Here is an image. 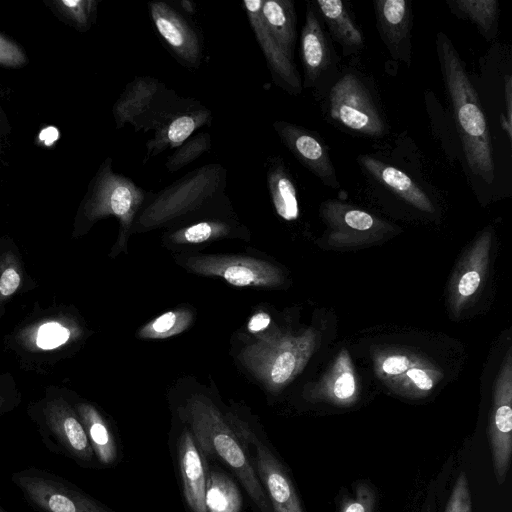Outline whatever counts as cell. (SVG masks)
<instances>
[{
  "label": "cell",
  "instance_id": "obj_1",
  "mask_svg": "<svg viewBox=\"0 0 512 512\" xmlns=\"http://www.w3.org/2000/svg\"><path fill=\"white\" fill-rule=\"evenodd\" d=\"M436 50L467 165L474 175L492 184L495 164L490 130L477 92L456 48L443 32L436 34Z\"/></svg>",
  "mask_w": 512,
  "mask_h": 512
},
{
  "label": "cell",
  "instance_id": "obj_2",
  "mask_svg": "<svg viewBox=\"0 0 512 512\" xmlns=\"http://www.w3.org/2000/svg\"><path fill=\"white\" fill-rule=\"evenodd\" d=\"M180 411L202 455L219 460L227 466L259 512H274L256 474L250 453L229 415H225L210 399L201 395L188 398Z\"/></svg>",
  "mask_w": 512,
  "mask_h": 512
},
{
  "label": "cell",
  "instance_id": "obj_3",
  "mask_svg": "<svg viewBox=\"0 0 512 512\" xmlns=\"http://www.w3.org/2000/svg\"><path fill=\"white\" fill-rule=\"evenodd\" d=\"M227 173L220 163L205 164L158 193H148L149 198L138 212L132 230L148 231L184 218H195L200 213L228 208Z\"/></svg>",
  "mask_w": 512,
  "mask_h": 512
},
{
  "label": "cell",
  "instance_id": "obj_4",
  "mask_svg": "<svg viewBox=\"0 0 512 512\" xmlns=\"http://www.w3.org/2000/svg\"><path fill=\"white\" fill-rule=\"evenodd\" d=\"M148 193L129 177L113 170V160L106 157L88 184L79 206L77 220L84 225L113 216L119 220V243L127 241L133 222Z\"/></svg>",
  "mask_w": 512,
  "mask_h": 512
},
{
  "label": "cell",
  "instance_id": "obj_5",
  "mask_svg": "<svg viewBox=\"0 0 512 512\" xmlns=\"http://www.w3.org/2000/svg\"><path fill=\"white\" fill-rule=\"evenodd\" d=\"M316 332L266 334L247 346L239 358L271 391H280L305 367L316 347Z\"/></svg>",
  "mask_w": 512,
  "mask_h": 512
},
{
  "label": "cell",
  "instance_id": "obj_6",
  "mask_svg": "<svg viewBox=\"0 0 512 512\" xmlns=\"http://www.w3.org/2000/svg\"><path fill=\"white\" fill-rule=\"evenodd\" d=\"M184 101L185 97L159 79L136 76L115 101L112 115L117 129L129 124L135 132H147L155 130Z\"/></svg>",
  "mask_w": 512,
  "mask_h": 512
},
{
  "label": "cell",
  "instance_id": "obj_7",
  "mask_svg": "<svg viewBox=\"0 0 512 512\" xmlns=\"http://www.w3.org/2000/svg\"><path fill=\"white\" fill-rule=\"evenodd\" d=\"M229 417L246 447L253 451L250 457L273 511L304 512L288 472L271 447L246 421L233 414Z\"/></svg>",
  "mask_w": 512,
  "mask_h": 512
},
{
  "label": "cell",
  "instance_id": "obj_8",
  "mask_svg": "<svg viewBox=\"0 0 512 512\" xmlns=\"http://www.w3.org/2000/svg\"><path fill=\"white\" fill-rule=\"evenodd\" d=\"M329 112L338 124L353 132L370 137H381L386 132L366 86L354 74H345L332 86Z\"/></svg>",
  "mask_w": 512,
  "mask_h": 512
},
{
  "label": "cell",
  "instance_id": "obj_9",
  "mask_svg": "<svg viewBox=\"0 0 512 512\" xmlns=\"http://www.w3.org/2000/svg\"><path fill=\"white\" fill-rule=\"evenodd\" d=\"M184 263L194 273L221 277L227 283L239 287H276L283 281L282 272L276 266L246 256H192L185 259Z\"/></svg>",
  "mask_w": 512,
  "mask_h": 512
},
{
  "label": "cell",
  "instance_id": "obj_10",
  "mask_svg": "<svg viewBox=\"0 0 512 512\" xmlns=\"http://www.w3.org/2000/svg\"><path fill=\"white\" fill-rule=\"evenodd\" d=\"M148 9L155 30L170 54L180 65L198 68L203 59L204 43L196 25L167 2H150Z\"/></svg>",
  "mask_w": 512,
  "mask_h": 512
},
{
  "label": "cell",
  "instance_id": "obj_11",
  "mask_svg": "<svg viewBox=\"0 0 512 512\" xmlns=\"http://www.w3.org/2000/svg\"><path fill=\"white\" fill-rule=\"evenodd\" d=\"M493 467L498 484L506 480L512 454V356L508 350L496 379L488 430Z\"/></svg>",
  "mask_w": 512,
  "mask_h": 512
},
{
  "label": "cell",
  "instance_id": "obj_12",
  "mask_svg": "<svg viewBox=\"0 0 512 512\" xmlns=\"http://www.w3.org/2000/svg\"><path fill=\"white\" fill-rule=\"evenodd\" d=\"M212 122L210 109L194 98H185L183 104L158 125L153 137L146 142L143 164L167 149H176L200 128L210 127Z\"/></svg>",
  "mask_w": 512,
  "mask_h": 512
},
{
  "label": "cell",
  "instance_id": "obj_13",
  "mask_svg": "<svg viewBox=\"0 0 512 512\" xmlns=\"http://www.w3.org/2000/svg\"><path fill=\"white\" fill-rule=\"evenodd\" d=\"M263 0L242 2L250 27L265 57L273 82L288 94L297 96L302 92V80L295 62L289 59L277 44L263 19Z\"/></svg>",
  "mask_w": 512,
  "mask_h": 512
},
{
  "label": "cell",
  "instance_id": "obj_14",
  "mask_svg": "<svg viewBox=\"0 0 512 512\" xmlns=\"http://www.w3.org/2000/svg\"><path fill=\"white\" fill-rule=\"evenodd\" d=\"M492 230L485 229L469 247L450 282L449 303L458 317L480 289L488 271Z\"/></svg>",
  "mask_w": 512,
  "mask_h": 512
},
{
  "label": "cell",
  "instance_id": "obj_15",
  "mask_svg": "<svg viewBox=\"0 0 512 512\" xmlns=\"http://www.w3.org/2000/svg\"><path fill=\"white\" fill-rule=\"evenodd\" d=\"M282 144L325 185L339 187L336 171L326 146L309 130L283 120L272 123Z\"/></svg>",
  "mask_w": 512,
  "mask_h": 512
},
{
  "label": "cell",
  "instance_id": "obj_16",
  "mask_svg": "<svg viewBox=\"0 0 512 512\" xmlns=\"http://www.w3.org/2000/svg\"><path fill=\"white\" fill-rule=\"evenodd\" d=\"M377 371L390 387L409 397H422L440 379V372L416 356L393 353L380 356Z\"/></svg>",
  "mask_w": 512,
  "mask_h": 512
},
{
  "label": "cell",
  "instance_id": "obj_17",
  "mask_svg": "<svg viewBox=\"0 0 512 512\" xmlns=\"http://www.w3.org/2000/svg\"><path fill=\"white\" fill-rule=\"evenodd\" d=\"M374 10L379 34L393 58L410 62L412 11L406 0H377Z\"/></svg>",
  "mask_w": 512,
  "mask_h": 512
},
{
  "label": "cell",
  "instance_id": "obj_18",
  "mask_svg": "<svg viewBox=\"0 0 512 512\" xmlns=\"http://www.w3.org/2000/svg\"><path fill=\"white\" fill-rule=\"evenodd\" d=\"M322 215L332 227L331 238L336 242H352L376 237L388 226L370 213L342 202L330 200L323 203Z\"/></svg>",
  "mask_w": 512,
  "mask_h": 512
},
{
  "label": "cell",
  "instance_id": "obj_19",
  "mask_svg": "<svg viewBox=\"0 0 512 512\" xmlns=\"http://www.w3.org/2000/svg\"><path fill=\"white\" fill-rule=\"evenodd\" d=\"M176 451L187 505L192 512H207L205 506V457L187 427H184L178 437Z\"/></svg>",
  "mask_w": 512,
  "mask_h": 512
},
{
  "label": "cell",
  "instance_id": "obj_20",
  "mask_svg": "<svg viewBox=\"0 0 512 512\" xmlns=\"http://www.w3.org/2000/svg\"><path fill=\"white\" fill-rule=\"evenodd\" d=\"M300 54L304 69L302 87H314L331 64V52L312 3H307L305 22L300 38Z\"/></svg>",
  "mask_w": 512,
  "mask_h": 512
},
{
  "label": "cell",
  "instance_id": "obj_21",
  "mask_svg": "<svg viewBox=\"0 0 512 512\" xmlns=\"http://www.w3.org/2000/svg\"><path fill=\"white\" fill-rule=\"evenodd\" d=\"M358 161L374 179L405 202L423 212H434L430 198L406 173L368 155L360 156Z\"/></svg>",
  "mask_w": 512,
  "mask_h": 512
},
{
  "label": "cell",
  "instance_id": "obj_22",
  "mask_svg": "<svg viewBox=\"0 0 512 512\" xmlns=\"http://www.w3.org/2000/svg\"><path fill=\"white\" fill-rule=\"evenodd\" d=\"M339 406H350L358 397L355 373L348 352L343 349L321 384L310 394Z\"/></svg>",
  "mask_w": 512,
  "mask_h": 512
},
{
  "label": "cell",
  "instance_id": "obj_23",
  "mask_svg": "<svg viewBox=\"0 0 512 512\" xmlns=\"http://www.w3.org/2000/svg\"><path fill=\"white\" fill-rule=\"evenodd\" d=\"M266 182L277 215L285 221L296 220L299 217L297 189L280 156L267 158Z\"/></svg>",
  "mask_w": 512,
  "mask_h": 512
},
{
  "label": "cell",
  "instance_id": "obj_24",
  "mask_svg": "<svg viewBox=\"0 0 512 512\" xmlns=\"http://www.w3.org/2000/svg\"><path fill=\"white\" fill-rule=\"evenodd\" d=\"M263 19L286 56L294 61L296 44V11L291 0H263Z\"/></svg>",
  "mask_w": 512,
  "mask_h": 512
},
{
  "label": "cell",
  "instance_id": "obj_25",
  "mask_svg": "<svg viewBox=\"0 0 512 512\" xmlns=\"http://www.w3.org/2000/svg\"><path fill=\"white\" fill-rule=\"evenodd\" d=\"M317 9L328 26L333 39L347 52L363 48L364 38L341 0H317Z\"/></svg>",
  "mask_w": 512,
  "mask_h": 512
},
{
  "label": "cell",
  "instance_id": "obj_26",
  "mask_svg": "<svg viewBox=\"0 0 512 512\" xmlns=\"http://www.w3.org/2000/svg\"><path fill=\"white\" fill-rule=\"evenodd\" d=\"M207 512H241L242 496L234 480L218 467L205 461Z\"/></svg>",
  "mask_w": 512,
  "mask_h": 512
},
{
  "label": "cell",
  "instance_id": "obj_27",
  "mask_svg": "<svg viewBox=\"0 0 512 512\" xmlns=\"http://www.w3.org/2000/svg\"><path fill=\"white\" fill-rule=\"evenodd\" d=\"M81 329L76 323L64 318L51 319L27 328L21 339L32 350H53L77 339Z\"/></svg>",
  "mask_w": 512,
  "mask_h": 512
},
{
  "label": "cell",
  "instance_id": "obj_28",
  "mask_svg": "<svg viewBox=\"0 0 512 512\" xmlns=\"http://www.w3.org/2000/svg\"><path fill=\"white\" fill-rule=\"evenodd\" d=\"M27 489L31 497L50 512H112L87 497L67 494L41 481L31 482Z\"/></svg>",
  "mask_w": 512,
  "mask_h": 512
},
{
  "label": "cell",
  "instance_id": "obj_29",
  "mask_svg": "<svg viewBox=\"0 0 512 512\" xmlns=\"http://www.w3.org/2000/svg\"><path fill=\"white\" fill-rule=\"evenodd\" d=\"M457 17L472 21L487 41L497 34L499 3L496 0H452L447 1Z\"/></svg>",
  "mask_w": 512,
  "mask_h": 512
},
{
  "label": "cell",
  "instance_id": "obj_30",
  "mask_svg": "<svg viewBox=\"0 0 512 512\" xmlns=\"http://www.w3.org/2000/svg\"><path fill=\"white\" fill-rule=\"evenodd\" d=\"M46 7L64 24L80 33L88 32L97 19L96 0H44Z\"/></svg>",
  "mask_w": 512,
  "mask_h": 512
},
{
  "label": "cell",
  "instance_id": "obj_31",
  "mask_svg": "<svg viewBox=\"0 0 512 512\" xmlns=\"http://www.w3.org/2000/svg\"><path fill=\"white\" fill-rule=\"evenodd\" d=\"M234 226L222 218H205L178 228L167 239L177 245L201 244L232 234Z\"/></svg>",
  "mask_w": 512,
  "mask_h": 512
},
{
  "label": "cell",
  "instance_id": "obj_32",
  "mask_svg": "<svg viewBox=\"0 0 512 512\" xmlns=\"http://www.w3.org/2000/svg\"><path fill=\"white\" fill-rule=\"evenodd\" d=\"M78 409L99 459L104 464L113 463L117 458V446L106 422L89 404H81Z\"/></svg>",
  "mask_w": 512,
  "mask_h": 512
},
{
  "label": "cell",
  "instance_id": "obj_33",
  "mask_svg": "<svg viewBox=\"0 0 512 512\" xmlns=\"http://www.w3.org/2000/svg\"><path fill=\"white\" fill-rule=\"evenodd\" d=\"M49 414L52 421L63 432L71 448L79 454L89 456L90 448L86 432L67 405L60 401L51 402Z\"/></svg>",
  "mask_w": 512,
  "mask_h": 512
},
{
  "label": "cell",
  "instance_id": "obj_34",
  "mask_svg": "<svg viewBox=\"0 0 512 512\" xmlns=\"http://www.w3.org/2000/svg\"><path fill=\"white\" fill-rule=\"evenodd\" d=\"M193 320L189 309L177 308L168 311L145 324L139 331L141 339H166L185 331Z\"/></svg>",
  "mask_w": 512,
  "mask_h": 512
},
{
  "label": "cell",
  "instance_id": "obj_35",
  "mask_svg": "<svg viewBox=\"0 0 512 512\" xmlns=\"http://www.w3.org/2000/svg\"><path fill=\"white\" fill-rule=\"evenodd\" d=\"M212 139L208 132H199L192 135L179 147L168 155L165 168L174 173L198 159L211 149Z\"/></svg>",
  "mask_w": 512,
  "mask_h": 512
},
{
  "label": "cell",
  "instance_id": "obj_36",
  "mask_svg": "<svg viewBox=\"0 0 512 512\" xmlns=\"http://www.w3.org/2000/svg\"><path fill=\"white\" fill-rule=\"evenodd\" d=\"M376 494L374 489L365 482L357 485L355 496L343 499L340 512H374Z\"/></svg>",
  "mask_w": 512,
  "mask_h": 512
},
{
  "label": "cell",
  "instance_id": "obj_37",
  "mask_svg": "<svg viewBox=\"0 0 512 512\" xmlns=\"http://www.w3.org/2000/svg\"><path fill=\"white\" fill-rule=\"evenodd\" d=\"M25 49L15 40L0 32V66L20 69L27 65Z\"/></svg>",
  "mask_w": 512,
  "mask_h": 512
},
{
  "label": "cell",
  "instance_id": "obj_38",
  "mask_svg": "<svg viewBox=\"0 0 512 512\" xmlns=\"http://www.w3.org/2000/svg\"><path fill=\"white\" fill-rule=\"evenodd\" d=\"M472 503L465 473H461L453 487L445 512H471Z\"/></svg>",
  "mask_w": 512,
  "mask_h": 512
},
{
  "label": "cell",
  "instance_id": "obj_39",
  "mask_svg": "<svg viewBox=\"0 0 512 512\" xmlns=\"http://www.w3.org/2000/svg\"><path fill=\"white\" fill-rule=\"evenodd\" d=\"M21 284V275L12 263H8L0 272V301L11 297Z\"/></svg>",
  "mask_w": 512,
  "mask_h": 512
},
{
  "label": "cell",
  "instance_id": "obj_40",
  "mask_svg": "<svg viewBox=\"0 0 512 512\" xmlns=\"http://www.w3.org/2000/svg\"><path fill=\"white\" fill-rule=\"evenodd\" d=\"M505 106L506 115H501V126L507 133L509 140L511 141L512 136V79L510 75L505 77Z\"/></svg>",
  "mask_w": 512,
  "mask_h": 512
},
{
  "label": "cell",
  "instance_id": "obj_41",
  "mask_svg": "<svg viewBox=\"0 0 512 512\" xmlns=\"http://www.w3.org/2000/svg\"><path fill=\"white\" fill-rule=\"evenodd\" d=\"M269 323V315L265 312H258L250 318L248 322V329L250 332L257 333L264 330Z\"/></svg>",
  "mask_w": 512,
  "mask_h": 512
},
{
  "label": "cell",
  "instance_id": "obj_42",
  "mask_svg": "<svg viewBox=\"0 0 512 512\" xmlns=\"http://www.w3.org/2000/svg\"><path fill=\"white\" fill-rule=\"evenodd\" d=\"M11 132V124L0 100V134L8 136Z\"/></svg>",
  "mask_w": 512,
  "mask_h": 512
},
{
  "label": "cell",
  "instance_id": "obj_43",
  "mask_svg": "<svg viewBox=\"0 0 512 512\" xmlns=\"http://www.w3.org/2000/svg\"><path fill=\"white\" fill-rule=\"evenodd\" d=\"M179 5L181 8L187 13V14H194L195 13V4L190 0H182L179 2Z\"/></svg>",
  "mask_w": 512,
  "mask_h": 512
},
{
  "label": "cell",
  "instance_id": "obj_44",
  "mask_svg": "<svg viewBox=\"0 0 512 512\" xmlns=\"http://www.w3.org/2000/svg\"><path fill=\"white\" fill-rule=\"evenodd\" d=\"M3 152H4V149H3L2 135L0 134V155H2Z\"/></svg>",
  "mask_w": 512,
  "mask_h": 512
}]
</instances>
